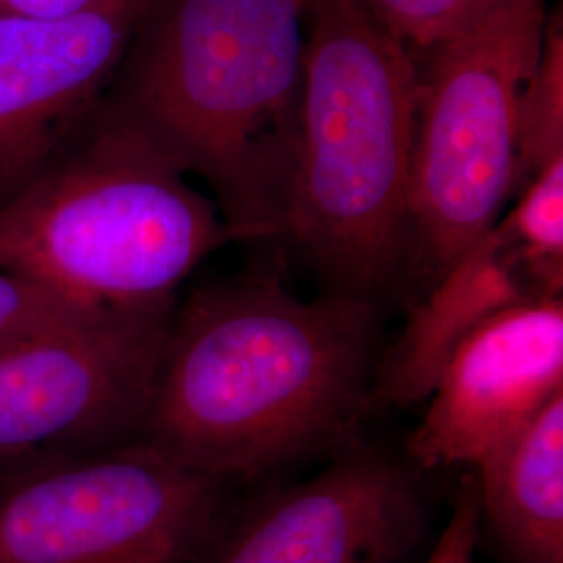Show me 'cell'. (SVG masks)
Listing matches in <instances>:
<instances>
[{
	"mask_svg": "<svg viewBox=\"0 0 563 563\" xmlns=\"http://www.w3.org/2000/svg\"><path fill=\"white\" fill-rule=\"evenodd\" d=\"M376 302L301 299L272 269L176 307L141 441L225 483L346 449L374 405Z\"/></svg>",
	"mask_w": 563,
	"mask_h": 563,
	"instance_id": "cell-1",
	"label": "cell"
},
{
	"mask_svg": "<svg viewBox=\"0 0 563 563\" xmlns=\"http://www.w3.org/2000/svg\"><path fill=\"white\" fill-rule=\"evenodd\" d=\"M307 0H157L111 111L216 195L239 241L280 239Z\"/></svg>",
	"mask_w": 563,
	"mask_h": 563,
	"instance_id": "cell-2",
	"label": "cell"
},
{
	"mask_svg": "<svg viewBox=\"0 0 563 563\" xmlns=\"http://www.w3.org/2000/svg\"><path fill=\"white\" fill-rule=\"evenodd\" d=\"M282 241L328 290L378 302L409 272L420 63L363 0H313Z\"/></svg>",
	"mask_w": 563,
	"mask_h": 563,
	"instance_id": "cell-3",
	"label": "cell"
},
{
	"mask_svg": "<svg viewBox=\"0 0 563 563\" xmlns=\"http://www.w3.org/2000/svg\"><path fill=\"white\" fill-rule=\"evenodd\" d=\"M234 241L216 201L113 115L0 207V269L101 311L176 305L181 282Z\"/></svg>",
	"mask_w": 563,
	"mask_h": 563,
	"instance_id": "cell-4",
	"label": "cell"
},
{
	"mask_svg": "<svg viewBox=\"0 0 563 563\" xmlns=\"http://www.w3.org/2000/svg\"><path fill=\"white\" fill-rule=\"evenodd\" d=\"M544 25V0H516L423 51L409 174V272L423 292L518 195V101Z\"/></svg>",
	"mask_w": 563,
	"mask_h": 563,
	"instance_id": "cell-5",
	"label": "cell"
},
{
	"mask_svg": "<svg viewBox=\"0 0 563 563\" xmlns=\"http://www.w3.org/2000/svg\"><path fill=\"white\" fill-rule=\"evenodd\" d=\"M222 486L141 439L9 463L0 563H195L223 522Z\"/></svg>",
	"mask_w": 563,
	"mask_h": 563,
	"instance_id": "cell-6",
	"label": "cell"
},
{
	"mask_svg": "<svg viewBox=\"0 0 563 563\" xmlns=\"http://www.w3.org/2000/svg\"><path fill=\"white\" fill-rule=\"evenodd\" d=\"M174 311H92L0 349V463L136 441Z\"/></svg>",
	"mask_w": 563,
	"mask_h": 563,
	"instance_id": "cell-7",
	"label": "cell"
},
{
	"mask_svg": "<svg viewBox=\"0 0 563 563\" xmlns=\"http://www.w3.org/2000/svg\"><path fill=\"white\" fill-rule=\"evenodd\" d=\"M416 478L351 444L323 472L222 522L195 563H401L426 532Z\"/></svg>",
	"mask_w": 563,
	"mask_h": 563,
	"instance_id": "cell-8",
	"label": "cell"
},
{
	"mask_svg": "<svg viewBox=\"0 0 563 563\" xmlns=\"http://www.w3.org/2000/svg\"><path fill=\"white\" fill-rule=\"evenodd\" d=\"M157 0H92L59 18L0 15V186L25 184L92 109Z\"/></svg>",
	"mask_w": 563,
	"mask_h": 563,
	"instance_id": "cell-9",
	"label": "cell"
},
{
	"mask_svg": "<svg viewBox=\"0 0 563 563\" xmlns=\"http://www.w3.org/2000/svg\"><path fill=\"white\" fill-rule=\"evenodd\" d=\"M560 395L562 299L507 309L446 363L407 441V455L423 467H478Z\"/></svg>",
	"mask_w": 563,
	"mask_h": 563,
	"instance_id": "cell-10",
	"label": "cell"
},
{
	"mask_svg": "<svg viewBox=\"0 0 563 563\" xmlns=\"http://www.w3.org/2000/svg\"><path fill=\"white\" fill-rule=\"evenodd\" d=\"M549 301L495 225L434 282L401 336L380 353L374 405L428 401L446 363L478 328L507 309Z\"/></svg>",
	"mask_w": 563,
	"mask_h": 563,
	"instance_id": "cell-11",
	"label": "cell"
},
{
	"mask_svg": "<svg viewBox=\"0 0 563 563\" xmlns=\"http://www.w3.org/2000/svg\"><path fill=\"white\" fill-rule=\"evenodd\" d=\"M481 522L511 563H563V395L476 467Z\"/></svg>",
	"mask_w": 563,
	"mask_h": 563,
	"instance_id": "cell-12",
	"label": "cell"
},
{
	"mask_svg": "<svg viewBox=\"0 0 563 563\" xmlns=\"http://www.w3.org/2000/svg\"><path fill=\"white\" fill-rule=\"evenodd\" d=\"M516 197L495 230L544 297L562 299L563 159L544 165Z\"/></svg>",
	"mask_w": 563,
	"mask_h": 563,
	"instance_id": "cell-13",
	"label": "cell"
},
{
	"mask_svg": "<svg viewBox=\"0 0 563 563\" xmlns=\"http://www.w3.org/2000/svg\"><path fill=\"white\" fill-rule=\"evenodd\" d=\"M518 192L544 165L563 159L562 20L544 25L543 51L537 69L523 84L516 123Z\"/></svg>",
	"mask_w": 563,
	"mask_h": 563,
	"instance_id": "cell-14",
	"label": "cell"
},
{
	"mask_svg": "<svg viewBox=\"0 0 563 563\" xmlns=\"http://www.w3.org/2000/svg\"><path fill=\"white\" fill-rule=\"evenodd\" d=\"M374 20L413 55L493 18L516 0H363Z\"/></svg>",
	"mask_w": 563,
	"mask_h": 563,
	"instance_id": "cell-15",
	"label": "cell"
},
{
	"mask_svg": "<svg viewBox=\"0 0 563 563\" xmlns=\"http://www.w3.org/2000/svg\"><path fill=\"white\" fill-rule=\"evenodd\" d=\"M92 311L101 309L84 307L41 282L0 269V349L36 339Z\"/></svg>",
	"mask_w": 563,
	"mask_h": 563,
	"instance_id": "cell-16",
	"label": "cell"
},
{
	"mask_svg": "<svg viewBox=\"0 0 563 563\" xmlns=\"http://www.w3.org/2000/svg\"><path fill=\"white\" fill-rule=\"evenodd\" d=\"M481 528L478 484L476 476H470L463 481L451 518L426 563H474V549L481 537Z\"/></svg>",
	"mask_w": 563,
	"mask_h": 563,
	"instance_id": "cell-17",
	"label": "cell"
},
{
	"mask_svg": "<svg viewBox=\"0 0 563 563\" xmlns=\"http://www.w3.org/2000/svg\"><path fill=\"white\" fill-rule=\"evenodd\" d=\"M92 0H0V15L59 18L76 13Z\"/></svg>",
	"mask_w": 563,
	"mask_h": 563,
	"instance_id": "cell-18",
	"label": "cell"
},
{
	"mask_svg": "<svg viewBox=\"0 0 563 563\" xmlns=\"http://www.w3.org/2000/svg\"><path fill=\"white\" fill-rule=\"evenodd\" d=\"M311 2H313V0H307V9H309V4H311Z\"/></svg>",
	"mask_w": 563,
	"mask_h": 563,
	"instance_id": "cell-19",
	"label": "cell"
}]
</instances>
